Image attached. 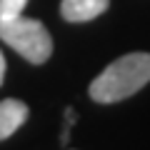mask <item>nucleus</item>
Wrapping results in <instances>:
<instances>
[{
	"instance_id": "1",
	"label": "nucleus",
	"mask_w": 150,
	"mask_h": 150,
	"mask_svg": "<svg viewBox=\"0 0 150 150\" xmlns=\"http://www.w3.org/2000/svg\"><path fill=\"white\" fill-rule=\"evenodd\" d=\"M150 83V53H130L110 63L90 83V98L95 103H118L135 95Z\"/></svg>"
},
{
	"instance_id": "2",
	"label": "nucleus",
	"mask_w": 150,
	"mask_h": 150,
	"mask_svg": "<svg viewBox=\"0 0 150 150\" xmlns=\"http://www.w3.org/2000/svg\"><path fill=\"white\" fill-rule=\"evenodd\" d=\"M0 40H5L33 65H43L53 55V38L45 30V25L25 15L0 18Z\"/></svg>"
},
{
	"instance_id": "3",
	"label": "nucleus",
	"mask_w": 150,
	"mask_h": 150,
	"mask_svg": "<svg viewBox=\"0 0 150 150\" xmlns=\"http://www.w3.org/2000/svg\"><path fill=\"white\" fill-rule=\"evenodd\" d=\"M108 3L110 0H63L60 13L68 23H85L103 15L108 10Z\"/></svg>"
},
{
	"instance_id": "4",
	"label": "nucleus",
	"mask_w": 150,
	"mask_h": 150,
	"mask_svg": "<svg viewBox=\"0 0 150 150\" xmlns=\"http://www.w3.org/2000/svg\"><path fill=\"white\" fill-rule=\"evenodd\" d=\"M25 120H28V105L23 100H15V98L0 100V140L10 138Z\"/></svg>"
},
{
	"instance_id": "5",
	"label": "nucleus",
	"mask_w": 150,
	"mask_h": 150,
	"mask_svg": "<svg viewBox=\"0 0 150 150\" xmlns=\"http://www.w3.org/2000/svg\"><path fill=\"white\" fill-rule=\"evenodd\" d=\"M28 0H0V18H15L23 15Z\"/></svg>"
},
{
	"instance_id": "6",
	"label": "nucleus",
	"mask_w": 150,
	"mask_h": 150,
	"mask_svg": "<svg viewBox=\"0 0 150 150\" xmlns=\"http://www.w3.org/2000/svg\"><path fill=\"white\" fill-rule=\"evenodd\" d=\"M3 80H5V58L0 53V85H3Z\"/></svg>"
}]
</instances>
